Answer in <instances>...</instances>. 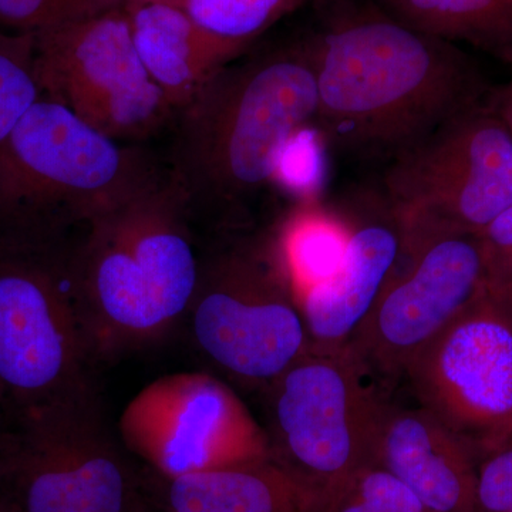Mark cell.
Returning <instances> with one entry per match:
<instances>
[{"label": "cell", "instance_id": "1", "mask_svg": "<svg viewBox=\"0 0 512 512\" xmlns=\"http://www.w3.org/2000/svg\"><path fill=\"white\" fill-rule=\"evenodd\" d=\"M309 43L315 123L329 147L356 156L389 163L491 92L460 47L377 6H336Z\"/></svg>", "mask_w": 512, "mask_h": 512}, {"label": "cell", "instance_id": "2", "mask_svg": "<svg viewBox=\"0 0 512 512\" xmlns=\"http://www.w3.org/2000/svg\"><path fill=\"white\" fill-rule=\"evenodd\" d=\"M244 57V56H242ZM238 59L175 114L167 175L192 220L239 229L274 191L282 148L318 113L309 37Z\"/></svg>", "mask_w": 512, "mask_h": 512}, {"label": "cell", "instance_id": "3", "mask_svg": "<svg viewBox=\"0 0 512 512\" xmlns=\"http://www.w3.org/2000/svg\"><path fill=\"white\" fill-rule=\"evenodd\" d=\"M167 171L84 225L73 254L80 315L96 362L163 339L190 309L201 261Z\"/></svg>", "mask_w": 512, "mask_h": 512}, {"label": "cell", "instance_id": "4", "mask_svg": "<svg viewBox=\"0 0 512 512\" xmlns=\"http://www.w3.org/2000/svg\"><path fill=\"white\" fill-rule=\"evenodd\" d=\"M80 231L0 222V416L9 424L96 390L73 274Z\"/></svg>", "mask_w": 512, "mask_h": 512}, {"label": "cell", "instance_id": "5", "mask_svg": "<svg viewBox=\"0 0 512 512\" xmlns=\"http://www.w3.org/2000/svg\"><path fill=\"white\" fill-rule=\"evenodd\" d=\"M163 173L144 151L42 97L0 150V222L82 228Z\"/></svg>", "mask_w": 512, "mask_h": 512}, {"label": "cell", "instance_id": "6", "mask_svg": "<svg viewBox=\"0 0 512 512\" xmlns=\"http://www.w3.org/2000/svg\"><path fill=\"white\" fill-rule=\"evenodd\" d=\"M185 319L202 355L255 386L268 387L311 349L268 232L238 237L202 259Z\"/></svg>", "mask_w": 512, "mask_h": 512}, {"label": "cell", "instance_id": "7", "mask_svg": "<svg viewBox=\"0 0 512 512\" xmlns=\"http://www.w3.org/2000/svg\"><path fill=\"white\" fill-rule=\"evenodd\" d=\"M384 200L404 242L478 235L512 205V136L481 104L387 163Z\"/></svg>", "mask_w": 512, "mask_h": 512}, {"label": "cell", "instance_id": "8", "mask_svg": "<svg viewBox=\"0 0 512 512\" xmlns=\"http://www.w3.org/2000/svg\"><path fill=\"white\" fill-rule=\"evenodd\" d=\"M348 348L309 349L268 386L272 458L323 498L373 464L386 402Z\"/></svg>", "mask_w": 512, "mask_h": 512}, {"label": "cell", "instance_id": "9", "mask_svg": "<svg viewBox=\"0 0 512 512\" xmlns=\"http://www.w3.org/2000/svg\"><path fill=\"white\" fill-rule=\"evenodd\" d=\"M0 497L18 512H137L133 476L96 392L10 424Z\"/></svg>", "mask_w": 512, "mask_h": 512}, {"label": "cell", "instance_id": "10", "mask_svg": "<svg viewBox=\"0 0 512 512\" xmlns=\"http://www.w3.org/2000/svg\"><path fill=\"white\" fill-rule=\"evenodd\" d=\"M43 97L107 137L130 143L173 123L175 111L141 63L123 6L35 35Z\"/></svg>", "mask_w": 512, "mask_h": 512}, {"label": "cell", "instance_id": "11", "mask_svg": "<svg viewBox=\"0 0 512 512\" xmlns=\"http://www.w3.org/2000/svg\"><path fill=\"white\" fill-rule=\"evenodd\" d=\"M420 407L478 458L512 436V286L485 284L406 372Z\"/></svg>", "mask_w": 512, "mask_h": 512}, {"label": "cell", "instance_id": "12", "mask_svg": "<svg viewBox=\"0 0 512 512\" xmlns=\"http://www.w3.org/2000/svg\"><path fill=\"white\" fill-rule=\"evenodd\" d=\"M119 436L163 478L272 458L266 430L231 387L208 373L148 383L121 412Z\"/></svg>", "mask_w": 512, "mask_h": 512}, {"label": "cell", "instance_id": "13", "mask_svg": "<svg viewBox=\"0 0 512 512\" xmlns=\"http://www.w3.org/2000/svg\"><path fill=\"white\" fill-rule=\"evenodd\" d=\"M485 284L480 235L439 234L404 242L399 264L349 349L372 377L402 379Z\"/></svg>", "mask_w": 512, "mask_h": 512}, {"label": "cell", "instance_id": "14", "mask_svg": "<svg viewBox=\"0 0 512 512\" xmlns=\"http://www.w3.org/2000/svg\"><path fill=\"white\" fill-rule=\"evenodd\" d=\"M403 244L402 224L384 198L376 217L350 227L338 271L299 299L311 349L348 348L399 264Z\"/></svg>", "mask_w": 512, "mask_h": 512}, {"label": "cell", "instance_id": "15", "mask_svg": "<svg viewBox=\"0 0 512 512\" xmlns=\"http://www.w3.org/2000/svg\"><path fill=\"white\" fill-rule=\"evenodd\" d=\"M478 461L473 448L423 407L384 406L373 464L402 481L431 512H476Z\"/></svg>", "mask_w": 512, "mask_h": 512}, {"label": "cell", "instance_id": "16", "mask_svg": "<svg viewBox=\"0 0 512 512\" xmlns=\"http://www.w3.org/2000/svg\"><path fill=\"white\" fill-rule=\"evenodd\" d=\"M123 9L141 63L175 114L188 106L215 74L244 56L173 6L124 0Z\"/></svg>", "mask_w": 512, "mask_h": 512}, {"label": "cell", "instance_id": "17", "mask_svg": "<svg viewBox=\"0 0 512 512\" xmlns=\"http://www.w3.org/2000/svg\"><path fill=\"white\" fill-rule=\"evenodd\" d=\"M165 512H319L322 495L274 458L164 478Z\"/></svg>", "mask_w": 512, "mask_h": 512}, {"label": "cell", "instance_id": "18", "mask_svg": "<svg viewBox=\"0 0 512 512\" xmlns=\"http://www.w3.org/2000/svg\"><path fill=\"white\" fill-rule=\"evenodd\" d=\"M382 8L419 32L512 64V0H390Z\"/></svg>", "mask_w": 512, "mask_h": 512}, {"label": "cell", "instance_id": "19", "mask_svg": "<svg viewBox=\"0 0 512 512\" xmlns=\"http://www.w3.org/2000/svg\"><path fill=\"white\" fill-rule=\"evenodd\" d=\"M296 301L338 271L350 227L316 204H293L268 232Z\"/></svg>", "mask_w": 512, "mask_h": 512}, {"label": "cell", "instance_id": "20", "mask_svg": "<svg viewBox=\"0 0 512 512\" xmlns=\"http://www.w3.org/2000/svg\"><path fill=\"white\" fill-rule=\"evenodd\" d=\"M311 2L318 0H180L177 9L245 55L266 30Z\"/></svg>", "mask_w": 512, "mask_h": 512}, {"label": "cell", "instance_id": "21", "mask_svg": "<svg viewBox=\"0 0 512 512\" xmlns=\"http://www.w3.org/2000/svg\"><path fill=\"white\" fill-rule=\"evenodd\" d=\"M42 97L35 69V35L0 29V150Z\"/></svg>", "mask_w": 512, "mask_h": 512}, {"label": "cell", "instance_id": "22", "mask_svg": "<svg viewBox=\"0 0 512 512\" xmlns=\"http://www.w3.org/2000/svg\"><path fill=\"white\" fill-rule=\"evenodd\" d=\"M329 143L318 124L299 128L282 148L276 163L274 191L293 204L320 202L329 175Z\"/></svg>", "mask_w": 512, "mask_h": 512}, {"label": "cell", "instance_id": "23", "mask_svg": "<svg viewBox=\"0 0 512 512\" xmlns=\"http://www.w3.org/2000/svg\"><path fill=\"white\" fill-rule=\"evenodd\" d=\"M319 512H431L384 468L369 464L323 498Z\"/></svg>", "mask_w": 512, "mask_h": 512}, {"label": "cell", "instance_id": "24", "mask_svg": "<svg viewBox=\"0 0 512 512\" xmlns=\"http://www.w3.org/2000/svg\"><path fill=\"white\" fill-rule=\"evenodd\" d=\"M123 3L124 0H0V29L36 35L92 18Z\"/></svg>", "mask_w": 512, "mask_h": 512}, {"label": "cell", "instance_id": "25", "mask_svg": "<svg viewBox=\"0 0 512 512\" xmlns=\"http://www.w3.org/2000/svg\"><path fill=\"white\" fill-rule=\"evenodd\" d=\"M512 511V436L480 458L476 512Z\"/></svg>", "mask_w": 512, "mask_h": 512}, {"label": "cell", "instance_id": "26", "mask_svg": "<svg viewBox=\"0 0 512 512\" xmlns=\"http://www.w3.org/2000/svg\"><path fill=\"white\" fill-rule=\"evenodd\" d=\"M478 235L487 284L512 286V205Z\"/></svg>", "mask_w": 512, "mask_h": 512}, {"label": "cell", "instance_id": "27", "mask_svg": "<svg viewBox=\"0 0 512 512\" xmlns=\"http://www.w3.org/2000/svg\"><path fill=\"white\" fill-rule=\"evenodd\" d=\"M485 104L498 119L503 121L512 136V80L501 86L500 89H491Z\"/></svg>", "mask_w": 512, "mask_h": 512}, {"label": "cell", "instance_id": "28", "mask_svg": "<svg viewBox=\"0 0 512 512\" xmlns=\"http://www.w3.org/2000/svg\"><path fill=\"white\" fill-rule=\"evenodd\" d=\"M9 423L0 416V458H2L3 447H5L6 436H8Z\"/></svg>", "mask_w": 512, "mask_h": 512}, {"label": "cell", "instance_id": "29", "mask_svg": "<svg viewBox=\"0 0 512 512\" xmlns=\"http://www.w3.org/2000/svg\"><path fill=\"white\" fill-rule=\"evenodd\" d=\"M0 512H18L12 504L9 503L5 498L0 497Z\"/></svg>", "mask_w": 512, "mask_h": 512}, {"label": "cell", "instance_id": "30", "mask_svg": "<svg viewBox=\"0 0 512 512\" xmlns=\"http://www.w3.org/2000/svg\"><path fill=\"white\" fill-rule=\"evenodd\" d=\"M390 2V0H382V3Z\"/></svg>", "mask_w": 512, "mask_h": 512}, {"label": "cell", "instance_id": "31", "mask_svg": "<svg viewBox=\"0 0 512 512\" xmlns=\"http://www.w3.org/2000/svg\"><path fill=\"white\" fill-rule=\"evenodd\" d=\"M508 512H512V511H508Z\"/></svg>", "mask_w": 512, "mask_h": 512}, {"label": "cell", "instance_id": "32", "mask_svg": "<svg viewBox=\"0 0 512 512\" xmlns=\"http://www.w3.org/2000/svg\"><path fill=\"white\" fill-rule=\"evenodd\" d=\"M137 512H140V511H137Z\"/></svg>", "mask_w": 512, "mask_h": 512}]
</instances>
